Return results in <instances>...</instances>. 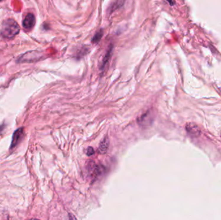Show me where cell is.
Wrapping results in <instances>:
<instances>
[{
    "mask_svg": "<svg viewBox=\"0 0 221 220\" xmlns=\"http://www.w3.org/2000/svg\"><path fill=\"white\" fill-rule=\"evenodd\" d=\"M103 35V30H100L99 31H98V32L95 34L94 37L92 38V43H94V44L98 43L99 41H100V40L102 39Z\"/></svg>",
    "mask_w": 221,
    "mask_h": 220,
    "instance_id": "cell-6",
    "label": "cell"
},
{
    "mask_svg": "<svg viewBox=\"0 0 221 220\" xmlns=\"http://www.w3.org/2000/svg\"><path fill=\"white\" fill-rule=\"evenodd\" d=\"M23 128H20L14 132L12 138V141H11V145H10V149H12L20 143L21 140L23 138Z\"/></svg>",
    "mask_w": 221,
    "mask_h": 220,
    "instance_id": "cell-2",
    "label": "cell"
},
{
    "mask_svg": "<svg viewBox=\"0 0 221 220\" xmlns=\"http://www.w3.org/2000/svg\"><path fill=\"white\" fill-rule=\"evenodd\" d=\"M124 2H125V0H115L111 5V6H110V10H111L113 12L115 9L120 8V6H122Z\"/></svg>",
    "mask_w": 221,
    "mask_h": 220,
    "instance_id": "cell-7",
    "label": "cell"
},
{
    "mask_svg": "<svg viewBox=\"0 0 221 220\" xmlns=\"http://www.w3.org/2000/svg\"><path fill=\"white\" fill-rule=\"evenodd\" d=\"M113 45H110V46L109 47L108 50V51H107L104 58H103V59H102L101 66H100L101 71H104L106 67L109 64V60H110V58H111V55H112V53H113Z\"/></svg>",
    "mask_w": 221,
    "mask_h": 220,
    "instance_id": "cell-4",
    "label": "cell"
},
{
    "mask_svg": "<svg viewBox=\"0 0 221 220\" xmlns=\"http://www.w3.org/2000/svg\"><path fill=\"white\" fill-rule=\"evenodd\" d=\"M168 1L170 2V4H171V5H173V3L172 2V0H168Z\"/></svg>",
    "mask_w": 221,
    "mask_h": 220,
    "instance_id": "cell-9",
    "label": "cell"
},
{
    "mask_svg": "<svg viewBox=\"0 0 221 220\" xmlns=\"http://www.w3.org/2000/svg\"><path fill=\"white\" fill-rule=\"evenodd\" d=\"M95 151L92 147H89L87 150V156H92L94 154Z\"/></svg>",
    "mask_w": 221,
    "mask_h": 220,
    "instance_id": "cell-8",
    "label": "cell"
},
{
    "mask_svg": "<svg viewBox=\"0 0 221 220\" xmlns=\"http://www.w3.org/2000/svg\"><path fill=\"white\" fill-rule=\"evenodd\" d=\"M2 1V0H0V1Z\"/></svg>",
    "mask_w": 221,
    "mask_h": 220,
    "instance_id": "cell-10",
    "label": "cell"
},
{
    "mask_svg": "<svg viewBox=\"0 0 221 220\" xmlns=\"http://www.w3.org/2000/svg\"><path fill=\"white\" fill-rule=\"evenodd\" d=\"M109 140L108 136H106L103 138L102 140L100 141V144L99 145L98 147V151L100 153L102 154H105L108 152L109 149Z\"/></svg>",
    "mask_w": 221,
    "mask_h": 220,
    "instance_id": "cell-5",
    "label": "cell"
},
{
    "mask_svg": "<svg viewBox=\"0 0 221 220\" xmlns=\"http://www.w3.org/2000/svg\"><path fill=\"white\" fill-rule=\"evenodd\" d=\"M20 29V26L16 21L12 19H8L3 23L1 34L6 39H12L19 33Z\"/></svg>",
    "mask_w": 221,
    "mask_h": 220,
    "instance_id": "cell-1",
    "label": "cell"
},
{
    "mask_svg": "<svg viewBox=\"0 0 221 220\" xmlns=\"http://www.w3.org/2000/svg\"><path fill=\"white\" fill-rule=\"evenodd\" d=\"M36 23V19L34 15L32 13L27 14L23 21V27L25 29L30 30L34 26Z\"/></svg>",
    "mask_w": 221,
    "mask_h": 220,
    "instance_id": "cell-3",
    "label": "cell"
}]
</instances>
